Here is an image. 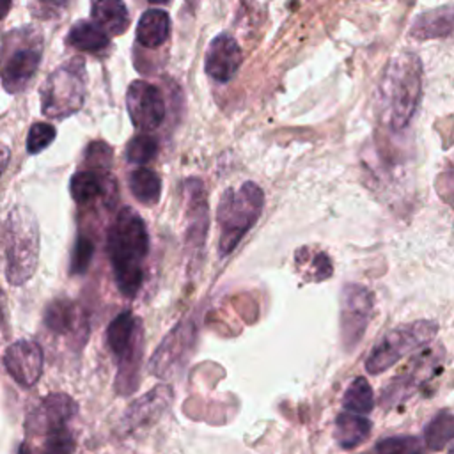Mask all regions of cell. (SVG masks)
<instances>
[{
  "label": "cell",
  "instance_id": "13",
  "mask_svg": "<svg viewBox=\"0 0 454 454\" xmlns=\"http://www.w3.org/2000/svg\"><path fill=\"white\" fill-rule=\"evenodd\" d=\"M78 404L67 394H50L32 411L28 427L35 433L51 434L67 429V424L76 417Z\"/></svg>",
  "mask_w": 454,
  "mask_h": 454
},
{
  "label": "cell",
  "instance_id": "31",
  "mask_svg": "<svg viewBox=\"0 0 454 454\" xmlns=\"http://www.w3.org/2000/svg\"><path fill=\"white\" fill-rule=\"evenodd\" d=\"M44 450L48 452H71L74 450V438L69 429L55 431L51 434H46L44 440Z\"/></svg>",
  "mask_w": 454,
  "mask_h": 454
},
{
  "label": "cell",
  "instance_id": "22",
  "mask_svg": "<svg viewBox=\"0 0 454 454\" xmlns=\"http://www.w3.org/2000/svg\"><path fill=\"white\" fill-rule=\"evenodd\" d=\"M67 44L87 53H99L108 48L110 35L94 21H78L67 34Z\"/></svg>",
  "mask_w": 454,
  "mask_h": 454
},
{
  "label": "cell",
  "instance_id": "35",
  "mask_svg": "<svg viewBox=\"0 0 454 454\" xmlns=\"http://www.w3.org/2000/svg\"><path fill=\"white\" fill-rule=\"evenodd\" d=\"M46 2H51V4H59V5H62V4H66L67 0H46Z\"/></svg>",
  "mask_w": 454,
  "mask_h": 454
},
{
  "label": "cell",
  "instance_id": "23",
  "mask_svg": "<svg viewBox=\"0 0 454 454\" xmlns=\"http://www.w3.org/2000/svg\"><path fill=\"white\" fill-rule=\"evenodd\" d=\"M452 32V9L440 7L431 12L420 14L410 28V34L417 39L447 37Z\"/></svg>",
  "mask_w": 454,
  "mask_h": 454
},
{
  "label": "cell",
  "instance_id": "21",
  "mask_svg": "<svg viewBox=\"0 0 454 454\" xmlns=\"http://www.w3.org/2000/svg\"><path fill=\"white\" fill-rule=\"evenodd\" d=\"M90 14L108 35H121L129 25V12L122 0H94Z\"/></svg>",
  "mask_w": 454,
  "mask_h": 454
},
{
  "label": "cell",
  "instance_id": "2",
  "mask_svg": "<svg viewBox=\"0 0 454 454\" xmlns=\"http://www.w3.org/2000/svg\"><path fill=\"white\" fill-rule=\"evenodd\" d=\"M422 98V64L415 53L403 51L385 67L378 92L376 110L385 126L404 129L413 119Z\"/></svg>",
  "mask_w": 454,
  "mask_h": 454
},
{
  "label": "cell",
  "instance_id": "12",
  "mask_svg": "<svg viewBox=\"0 0 454 454\" xmlns=\"http://www.w3.org/2000/svg\"><path fill=\"white\" fill-rule=\"evenodd\" d=\"M43 349L35 340H16L4 355V365L7 372L23 387H32L43 374Z\"/></svg>",
  "mask_w": 454,
  "mask_h": 454
},
{
  "label": "cell",
  "instance_id": "5",
  "mask_svg": "<svg viewBox=\"0 0 454 454\" xmlns=\"http://www.w3.org/2000/svg\"><path fill=\"white\" fill-rule=\"evenodd\" d=\"M87 73L82 59H73L59 66L41 89L43 114L51 119H62L76 114L85 101Z\"/></svg>",
  "mask_w": 454,
  "mask_h": 454
},
{
  "label": "cell",
  "instance_id": "27",
  "mask_svg": "<svg viewBox=\"0 0 454 454\" xmlns=\"http://www.w3.org/2000/svg\"><path fill=\"white\" fill-rule=\"evenodd\" d=\"M158 153V140L151 137L147 131H142L129 138L126 145V160L135 165H145L149 163Z\"/></svg>",
  "mask_w": 454,
  "mask_h": 454
},
{
  "label": "cell",
  "instance_id": "10",
  "mask_svg": "<svg viewBox=\"0 0 454 454\" xmlns=\"http://www.w3.org/2000/svg\"><path fill=\"white\" fill-rule=\"evenodd\" d=\"M126 108L135 128L154 131L165 119V101L156 85L135 80L126 90Z\"/></svg>",
  "mask_w": 454,
  "mask_h": 454
},
{
  "label": "cell",
  "instance_id": "19",
  "mask_svg": "<svg viewBox=\"0 0 454 454\" xmlns=\"http://www.w3.org/2000/svg\"><path fill=\"white\" fill-rule=\"evenodd\" d=\"M170 35V16L163 9H147L137 23V41L144 48H158Z\"/></svg>",
  "mask_w": 454,
  "mask_h": 454
},
{
  "label": "cell",
  "instance_id": "3",
  "mask_svg": "<svg viewBox=\"0 0 454 454\" xmlns=\"http://www.w3.org/2000/svg\"><path fill=\"white\" fill-rule=\"evenodd\" d=\"M264 207V192L254 181H245L236 188H227L216 207L218 255L227 257L247 232L255 225Z\"/></svg>",
  "mask_w": 454,
  "mask_h": 454
},
{
  "label": "cell",
  "instance_id": "32",
  "mask_svg": "<svg viewBox=\"0 0 454 454\" xmlns=\"http://www.w3.org/2000/svg\"><path fill=\"white\" fill-rule=\"evenodd\" d=\"M7 163H9V151L5 147H0V176L4 174Z\"/></svg>",
  "mask_w": 454,
  "mask_h": 454
},
{
  "label": "cell",
  "instance_id": "29",
  "mask_svg": "<svg viewBox=\"0 0 454 454\" xmlns=\"http://www.w3.org/2000/svg\"><path fill=\"white\" fill-rule=\"evenodd\" d=\"M92 255H94V243L87 236H78L73 248V255H71L69 273L71 275L85 273L92 261Z\"/></svg>",
  "mask_w": 454,
  "mask_h": 454
},
{
  "label": "cell",
  "instance_id": "28",
  "mask_svg": "<svg viewBox=\"0 0 454 454\" xmlns=\"http://www.w3.org/2000/svg\"><path fill=\"white\" fill-rule=\"evenodd\" d=\"M424 445L415 436H390L385 440H380L374 445L376 452L383 454H411L420 452Z\"/></svg>",
  "mask_w": 454,
  "mask_h": 454
},
{
  "label": "cell",
  "instance_id": "18",
  "mask_svg": "<svg viewBox=\"0 0 454 454\" xmlns=\"http://www.w3.org/2000/svg\"><path fill=\"white\" fill-rule=\"evenodd\" d=\"M371 420L362 417V413L340 411L335 417L333 438L342 449H355L362 445L371 434Z\"/></svg>",
  "mask_w": 454,
  "mask_h": 454
},
{
  "label": "cell",
  "instance_id": "4",
  "mask_svg": "<svg viewBox=\"0 0 454 454\" xmlns=\"http://www.w3.org/2000/svg\"><path fill=\"white\" fill-rule=\"evenodd\" d=\"M142 339L144 328L140 319L135 317L129 310L117 314L106 328V344L119 365L117 390L121 394H131L137 388L138 365L144 351Z\"/></svg>",
  "mask_w": 454,
  "mask_h": 454
},
{
  "label": "cell",
  "instance_id": "8",
  "mask_svg": "<svg viewBox=\"0 0 454 454\" xmlns=\"http://www.w3.org/2000/svg\"><path fill=\"white\" fill-rule=\"evenodd\" d=\"M183 200L186 211V250L192 254L193 264L197 257H202L207 227H209V207L206 199L204 183L199 177H188L183 183Z\"/></svg>",
  "mask_w": 454,
  "mask_h": 454
},
{
  "label": "cell",
  "instance_id": "30",
  "mask_svg": "<svg viewBox=\"0 0 454 454\" xmlns=\"http://www.w3.org/2000/svg\"><path fill=\"white\" fill-rule=\"evenodd\" d=\"M57 137V131L51 124L48 122H35L32 124L28 137H27V151L30 154H37L44 151Z\"/></svg>",
  "mask_w": 454,
  "mask_h": 454
},
{
  "label": "cell",
  "instance_id": "33",
  "mask_svg": "<svg viewBox=\"0 0 454 454\" xmlns=\"http://www.w3.org/2000/svg\"><path fill=\"white\" fill-rule=\"evenodd\" d=\"M11 9V0H0V20L9 12Z\"/></svg>",
  "mask_w": 454,
  "mask_h": 454
},
{
  "label": "cell",
  "instance_id": "6",
  "mask_svg": "<svg viewBox=\"0 0 454 454\" xmlns=\"http://www.w3.org/2000/svg\"><path fill=\"white\" fill-rule=\"evenodd\" d=\"M39 254L37 222L25 207L12 211L7 225V278L12 286L25 284L35 270Z\"/></svg>",
  "mask_w": 454,
  "mask_h": 454
},
{
  "label": "cell",
  "instance_id": "24",
  "mask_svg": "<svg viewBox=\"0 0 454 454\" xmlns=\"http://www.w3.org/2000/svg\"><path fill=\"white\" fill-rule=\"evenodd\" d=\"M128 184H129V192L133 193V197L145 204V206H153L160 200V195H161V179L160 176L144 167V165H138L137 168H133L128 176Z\"/></svg>",
  "mask_w": 454,
  "mask_h": 454
},
{
  "label": "cell",
  "instance_id": "26",
  "mask_svg": "<svg viewBox=\"0 0 454 454\" xmlns=\"http://www.w3.org/2000/svg\"><path fill=\"white\" fill-rule=\"evenodd\" d=\"M342 408L353 413H369L374 408V395L369 381L362 376L355 378L342 397Z\"/></svg>",
  "mask_w": 454,
  "mask_h": 454
},
{
  "label": "cell",
  "instance_id": "1",
  "mask_svg": "<svg viewBox=\"0 0 454 454\" xmlns=\"http://www.w3.org/2000/svg\"><path fill=\"white\" fill-rule=\"evenodd\" d=\"M106 252L117 289L133 298L144 284V264L149 255V232L144 218L133 207H121L108 234Z\"/></svg>",
  "mask_w": 454,
  "mask_h": 454
},
{
  "label": "cell",
  "instance_id": "34",
  "mask_svg": "<svg viewBox=\"0 0 454 454\" xmlns=\"http://www.w3.org/2000/svg\"><path fill=\"white\" fill-rule=\"evenodd\" d=\"M149 4L153 5H165V4H170V0H147Z\"/></svg>",
  "mask_w": 454,
  "mask_h": 454
},
{
  "label": "cell",
  "instance_id": "16",
  "mask_svg": "<svg viewBox=\"0 0 454 454\" xmlns=\"http://www.w3.org/2000/svg\"><path fill=\"white\" fill-rule=\"evenodd\" d=\"M115 179L108 176V168H87L78 170L71 181H69V192L76 204L89 206L96 202L98 199L105 197L110 184H114Z\"/></svg>",
  "mask_w": 454,
  "mask_h": 454
},
{
  "label": "cell",
  "instance_id": "17",
  "mask_svg": "<svg viewBox=\"0 0 454 454\" xmlns=\"http://www.w3.org/2000/svg\"><path fill=\"white\" fill-rule=\"evenodd\" d=\"M44 323L51 332L59 335L76 333L80 328L85 326V319L78 305L66 298L55 300L46 307Z\"/></svg>",
  "mask_w": 454,
  "mask_h": 454
},
{
  "label": "cell",
  "instance_id": "25",
  "mask_svg": "<svg viewBox=\"0 0 454 454\" xmlns=\"http://www.w3.org/2000/svg\"><path fill=\"white\" fill-rule=\"evenodd\" d=\"M454 438V417L449 410L436 413L424 429V447L427 450H442Z\"/></svg>",
  "mask_w": 454,
  "mask_h": 454
},
{
  "label": "cell",
  "instance_id": "11",
  "mask_svg": "<svg viewBox=\"0 0 454 454\" xmlns=\"http://www.w3.org/2000/svg\"><path fill=\"white\" fill-rule=\"evenodd\" d=\"M195 333H197V328L193 323L183 321L181 325H177L165 337V340L160 344V348L154 351V355L149 362L151 372L160 378H167L174 371H177L176 367L179 364H183L184 355H188L190 348L193 346Z\"/></svg>",
  "mask_w": 454,
  "mask_h": 454
},
{
  "label": "cell",
  "instance_id": "7",
  "mask_svg": "<svg viewBox=\"0 0 454 454\" xmlns=\"http://www.w3.org/2000/svg\"><path fill=\"white\" fill-rule=\"evenodd\" d=\"M438 333V323L433 319H417L387 332L365 358V371L380 374L392 367L404 355L426 346Z\"/></svg>",
  "mask_w": 454,
  "mask_h": 454
},
{
  "label": "cell",
  "instance_id": "9",
  "mask_svg": "<svg viewBox=\"0 0 454 454\" xmlns=\"http://www.w3.org/2000/svg\"><path fill=\"white\" fill-rule=\"evenodd\" d=\"M371 312L372 293L360 284H346L340 291V339L348 349L362 340Z\"/></svg>",
  "mask_w": 454,
  "mask_h": 454
},
{
  "label": "cell",
  "instance_id": "15",
  "mask_svg": "<svg viewBox=\"0 0 454 454\" xmlns=\"http://www.w3.org/2000/svg\"><path fill=\"white\" fill-rule=\"evenodd\" d=\"M41 62V50L23 46L14 50L2 66V85L7 92H20L30 82Z\"/></svg>",
  "mask_w": 454,
  "mask_h": 454
},
{
  "label": "cell",
  "instance_id": "14",
  "mask_svg": "<svg viewBox=\"0 0 454 454\" xmlns=\"http://www.w3.org/2000/svg\"><path fill=\"white\" fill-rule=\"evenodd\" d=\"M241 60L243 57L238 41L229 34H218L207 44L204 69L215 82L227 83L238 73Z\"/></svg>",
  "mask_w": 454,
  "mask_h": 454
},
{
  "label": "cell",
  "instance_id": "20",
  "mask_svg": "<svg viewBox=\"0 0 454 454\" xmlns=\"http://www.w3.org/2000/svg\"><path fill=\"white\" fill-rule=\"evenodd\" d=\"M170 401H172V392L168 387L153 388L126 410L124 420L128 422L129 427H138L140 424L153 420L156 415H160L170 404Z\"/></svg>",
  "mask_w": 454,
  "mask_h": 454
}]
</instances>
